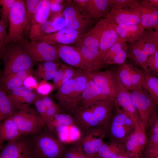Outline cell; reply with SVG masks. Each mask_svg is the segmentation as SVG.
I'll return each mask as SVG.
<instances>
[{
    "instance_id": "44dd1931",
    "label": "cell",
    "mask_w": 158,
    "mask_h": 158,
    "mask_svg": "<svg viewBox=\"0 0 158 158\" xmlns=\"http://www.w3.org/2000/svg\"><path fill=\"white\" fill-rule=\"evenodd\" d=\"M98 121L100 126L107 132L115 108L114 99L89 107Z\"/></svg>"
},
{
    "instance_id": "03108f58",
    "label": "cell",
    "mask_w": 158,
    "mask_h": 158,
    "mask_svg": "<svg viewBox=\"0 0 158 158\" xmlns=\"http://www.w3.org/2000/svg\"><path fill=\"white\" fill-rule=\"evenodd\" d=\"M141 158H143V157H141Z\"/></svg>"
},
{
    "instance_id": "7bdbcfd3",
    "label": "cell",
    "mask_w": 158,
    "mask_h": 158,
    "mask_svg": "<svg viewBox=\"0 0 158 158\" xmlns=\"http://www.w3.org/2000/svg\"><path fill=\"white\" fill-rule=\"evenodd\" d=\"M109 144V151L107 155L104 158H117L126 150L124 143L111 141Z\"/></svg>"
},
{
    "instance_id": "ac0fdd59",
    "label": "cell",
    "mask_w": 158,
    "mask_h": 158,
    "mask_svg": "<svg viewBox=\"0 0 158 158\" xmlns=\"http://www.w3.org/2000/svg\"><path fill=\"white\" fill-rule=\"evenodd\" d=\"M140 25L144 30L158 31V8L147 0L139 1Z\"/></svg>"
},
{
    "instance_id": "91938a15",
    "label": "cell",
    "mask_w": 158,
    "mask_h": 158,
    "mask_svg": "<svg viewBox=\"0 0 158 158\" xmlns=\"http://www.w3.org/2000/svg\"><path fill=\"white\" fill-rule=\"evenodd\" d=\"M6 28L4 23L0 20V47H1L5 44L7 39Z\"/></svg>"
},
{
    "instance_id": "c3c4849f",
    "label": "cell",
    "mask_w": 158,
    "mask_h": 158,
    "mask_svg": "<svg viewBox=\"0 0 158 158\" xmlns=\"http://www.w3.org/2000/svg\"><path fill=\"white\" fill-rule=\"evenodd\" d=\"M54 89L53 84L42 80L38 83L37 87L35 89L36 92L39 95L43 96L48 95Z\"/></svg>"
},
{
    "instance_id": "836d02e7",
    "label": "cell",
    "mask_w": 158,
    "mask_h": 158,
    "mask_svg": "<svg viewBox=\"0 0 158 158\" xmlns=\"http://www.w3.org/2000/svg\"><path fill=\"white\" fill-rule=\"evenodd\" d=\"M42 0H26L25 32L30 30L34 16Z\"/></svg>"
},
{
    "instance_id": "8d00e7d4",
    "label": "cell",
    "mask_w": 158,
    "mask_h": 158,
    "mask_svg": "<svg viewBox=\"0 0 158 158\" xmlns=\"http://www.w3.org/2000/svg\"><path fill=\"white\" fill-rule=\"evenodd\" d=\"M116 73L123 85L130 91L135 90L129 73V64L124 63L117 68Z\"/></svg>"
},
{
    "instance_id": "7a4b0ae2",
    "label": "cell",
    "mask_w": 158,
    "mask_h": 158,
    "mask_svg": "<svg viewBox=\"0 0 158 158\" xmlns=\"http://www.w3.org/2000/svg\"><path fill=\"white\" fill-rule=\"evenodd\" d=\"M0 58L4 65L2 77L32 68L35 62L26 53L21 42H19L4 44L0 50Z\"/></svg>"
},
{
    "instance_id": "30bf717a",
    "label": "cell",
    "mask_w": 158,
    "mask_h": 158,
    "mask_svg": "<svg viewBox=\"0 0 158 158\" xmlns=\"http://www.w3.org/2000/svg\"><path fill=\"white\" fill-rule=\"evenodd\" d=\"M87 73L102 94L115 99L119 90V79L116 73L109 70Z\"/></svg>"
},
{
    "instance_id": "f6af8a7d",
    "label": "cell",
    "mask_w": 158,
    "mask_h": 158,
    "mask_svg": "<svg viewBox=\"0 0 158 158\" xmlns=\"http://www.w3.org/2000/svg\"><path fill=\"white\" fill-rule=\"evenodd\" d=\"M147 127L148 128V136L158 133V115L157 111L148 119L146 128Z\"/></svg>"
},
{
    "instance_id": "6f0895ef",
    "label": "cell",
    "mask_w": 158,
    "mask_h": 158,
    "mask_svg": "<svg viewBox=\"0 0 158 158\" xmlns=\"http://www.w3.org/2000/svg\"><path fill=\"white\" fill-rule=\"evenodd\" d=\"M38 85L37 80L32 74H30L27 76L23 83V86L33 90L35 89Z\"/></svg>"
},
{
    "instance_id": "cb8c5ba5",
    "label": "cell",
    "mask_w": 158,
    "mask_h": 158,
    "mask_svg": "<svg viewBox=\"0 0 158 158\" xmlns=\"http://www.w3.org/2000/svg\"><path fill=\"white\" fill-rule=\"evenodd\" d=\"M73 78L74 82L72 90L70 96V100L75 112L77 100L86 85L88 76L87 72L78 68L77 70L75 69Z\"/></svg>"
},
{
    "instance_id": "3957f363",
    "label": "cell",
    "mask_w": 158,
    "mask_h": 158,
    "mask_svg": "<svg viewBox=\"0 0 158 158\" xmlns=\"http://www.w3.org/2000/svg\"><path fill=\"white\" fill-rule=\"evenodd\" d=\"M158 49V31L145 30L140 38L128 46V57L141 66L148 57Z\"/></svg>"
},
{
    "instance_id": "60d3db41",
    "label": "cell",
    "mask_w": 158,
    "mask_h": 158,
    "mask_svg": "<svg viewBox=\"0 0 158 158\" xmlns=\"http://www.w3.org/2000/svg\"><path fill=\"white\" fill-rule=\"evenodd\" d=\"M16 0H0L1 20L6 28L9 25V15L11 9Z\"/></svg>"
},
{
    "instance_id": "484cf974",
    "label": "cell",
    "mask_w": 158,
    "mask_h": 158,
    "mask_svg": "<svg viewBox=\"0 0 158 158\" xmlns=\"http://www.w3.org/2000/svg\"><path fill=\"white\" fill-rule=\"evenodd\" d=\"M111 25L120 38L130 43L138 40L145 30L140 25Z\"/></svg>"
},
{
    "instance_id": "f35d334b",
    "label": "cell",
    "mask_w": 158,
    "mask_h": 158,
    "mask_svg": "<svg viewBox=\"0 0 158 158\" xmlns=\"http://www.w3.org/2000/svg\"><path fill=\"white\" fill-rule=\"evenodd\" d=\"M141 66L145 71L154 75H158V49L149 56Z\"/></svg>"
},
{
    "instance_id": "52a82bcc",
    "label": "cell",
    "mask_w": 158,
    "mask_h": 158,
    "mask_svg": "<svg viewBox=\"0 0 158 158\" xmlns=\"http://www.w3.org/2000/svg\"><path fill=\"white\" fill-rule=\"evenodd\" d=\"M25 1L16 0L9 15V31L5 44L21 42L25 30Z\"/></svg>"
},
{
    "instance_id": "003e7915",
    "label": "cell",
    "mask_w": 158,
    "mask_h": 158,
    "mask_svg": "<svg viewBox=\"0 0 158 158\" xmlns=\"http://www.w3.org/2000/svg\"><path fill=\"white\" fill-rule=\"evenodd\" d=\"M1 123H0V124H1Z\"/></svg>"
},
{
    "instance_id": "8fae6325",
    "label": "cell",
    "mask_w": 158,
    "mask_h": 158,
    "mask_svg": "<svg viewBox=\"0 0 158 158\" xmlns=\"http://www.w3.org/2000/svg\"><path fill=\"white\" fill-rule=\"evenodd\" d=\"M130 91L133 105L138 114L139 123L146 130L148 120L156 111L157 106L142 89Z\"/></svg>"
},
{
    "instance_id": "ba28073f",
    "label": "cell",
    "mask_w": 158,
    "mask_h": 158,
    "mask_svg": "<svg viewBox=\"0 0 158 158\" xmlns=\"http://www.w3.org/2000/svg\"><path fill=\"white\" fill-rule=\"evenodd\" d=\"M140 17L139 1L131 0L127 5L111 10L105 18L111 25H140Z\"/></svg>"
},
{
    "instance_id": "ee69618b",
    "label": "cell",
    "mask_w": 158,
    "mask_h": 158,
    "mask_svg": "<svg viewBox=\"0 0 158 158\" xmlns=\"http://www.w3.org/2000/svg\"><path fill=\"white\" fill-rule=\"evenodd\" d=\"M37 94L36 91L33 90L32 92L24 96L18 102L16 109L21 110L30 107V105L33 103Z\"/></svg>"
},
{
    "instance_id": "680465c9",
    "label": "cell",
    "mask_w": 158,
    "mask_h": 158,
    "mask_svg": "<svg viewBox=\"0 0 158 158\" xmlns=\"http://www.w3.org/2000/svg\"><path fill=\"white\" fill-rule=\"evenodd\" d=\"M58 70H53L42 72H34V74L38 78L42 79L43 80L47 81L53 79Z\"/></svg>"
},
{
    "instance_id": "603a6c76",
    "label": "cell",
    "mask_w": 158,
    "mask_h": 158,
    "mask_svg": "<svg viewBox=\"0 0 158 158\" xmlns=\"http://www.w3.org/2000/svg\"><path fill=\"white\" fill-rule=\"evenodd\" d=\"M73 82V78L63 84L53 95V97L58 101V105L62 110L67 112L70 115H73L74 113L70 100Z\"/></svg>"
},
{
    "instance_id": "f907efd6",
    "label": "cell",
    "mask_w": 158,
    "mask_h": 158,
    "mask_svg": "<svg viewBox=\"0 0 158 158\" xmlns=\"http://www.w3.org/2000/svg\"><path fill=\"white\" fill-rule=\"evenodd\" d=\"M128 49H123L118 51L114 56L109 65L118 64L122 65L125 63L128 57Z\"/></svg>"
},
{
    "instance_id": "f1b7e54d",
    "label": "cell",
    "mask_w": 158,
    "mask_h": 158,
    "mask_svg": "<svg viewBox=\"0 0 158 158\" xmlns=\"http://www.w3.org/2000/svg\"><path fill=\"white\" fill-rule=\"evenodd\" d=\"M122 39L112 25L107 22L100 38L99 58L109 48Z\"/></svg>"
},
{
    "instance_id": "7402d4cb",
    "label": "cell",
    "mask_w": 158,
    "mask_h": 158,
    "mask_svg": "<svg viewBox=\"0 0 158 158\" xmlns=\"http://www.w3.org/2000/svg\"><path fill=\"white\" fill-rule=\"evenodd\" d=\"M50 0H42L33 18L29 35L30 40H36L41 25L48 20L49 16Z\"/></svg>"
},
{
    "instance_id": "2e32d148",
    "label": "cell",
    "mask_w": 158,
    "mask_h": 158,
    "mask_svg": "<svg viewBox=\"0 0 158 158\" xmlns=\"http://www.w3.org/2000/svg\"><path fill=\"white\" fill-rule=\"evenodd\" d=\"M145 131L139 123L136 124L134 130L125 142L126 151L131 158L142 157L147 142Z\"/></svg>"
},
{
    "instance_id": "e7e4bbea",
    "label": "cell",
    "mask_w": 158,
    "mask_h": 158,
    "mask_svg": "<svg viewBox=\"0 0 158 158\" xmlns=\"http://www.w3.org/2000/svg\"><path fill=\"white\" fill-rule=\"evenodd\" d=\"M2 47H0V50H1V48Z\"/></svg>"
},
{
    "instance_id": "e575fe53",
    "label": "cell",
    "mask_w": 158,
    "mask_h": 158,
    "mask_svg": "<svg viewBox=\"0 0 158 158\" xmlns=\"http://www.w3.org/2000/svg\"><path fill=\"white\" fill-rule=\"evenodd\" d=\"M46 109V126L56 114L63 111L58 104L48 96L42 95Z\"/></svg>"
},
{
    "instance_id": "db71d44e",
    "label": "cell",
    "mask_w": 158,
    "mask_h": 158,
    "mask_svg": "<svg viewBox=\"0 0 158 158\" xmlns=\"http://www.w3.org/2000/svg\"><path fill=\"white\" fill-rule=\"evenodd\" d=\"M64 72L61 81V86L72 79L75 74V69L72 66L63 64Z\"/></svg>"
},
{
    "instance_id": "ffe728a7",
    "label": "cell",
    "mask_w": 158,
    "mask_h": 158,
    "mask_svg": "<svg viewBox=\"0 0 158 158\" xmlns=\"http://www.w3.org/2000/svg\"><path fill=\"white\" fill-rule=\"evenodd\" d=\"M119 90L114 99L115 107L120 108L133 120L135 124L139 123L138 115L133 105L130 90L119 81Z\"/></svg>"
},
{
    "instance_id": "4316f807",
    "label": "cell",
    "mask_w": 158,
    "mask_h": 158,
    "mask_svg": "<svg viewBox=\"0 0 158 158\" xmlns=\"http://www.w3.org/2000/svg\"><path fill=\"white\" fill-rule=\"evenodd\" d=\"M33 73L32 68L19 72L6 77H1L0 86L6 92L23 86L25 79Z\"/></svg>"
},
{
    "instance_id": "7c38bea8",
    "label": "cell",
    "mask_w": 158,
    "mask_h": 158,
    "mask_svg": "<svg viewBox=\"0 0 158 158\" xmlns=\"http://www.w3.org/2000/svg\"><path fill=\"white\" fill-rule=\"evenodd\" d=\"M79 141L84 152L87 155L96 158L98 152L107 135L106 130L101 127H95L81 131Z\"/></svg>"
},
{
    "instance_id": "6125c7cd",
    "label": "cell",
    "mask_w": 158,
    "mask_h": 158,
    "mask_svg": "<svg viewBox=\"0 0 158 158\" xmlns=\"http://www.w3.org/2000/svg\"><path fill=\"white\" fill-rule=\"evenodd\" d=\"M153 6L158 8V0H147Z\"/></svg>"
},
{
    "instance_id": "f5cc1de1",
    "label": "cell",
    "mask_w": 158,
    "mask_h": 158,
    "mask_svg": "<svg viewBox=\"0 0 158 158\" xmlns=\"http://www.w3.org/2000/svg\"><path fill=\"white\" fill-rule=\"evenodd\" d=\"M56 32L52 25L51 21L49 20H47L40 26L38 32V37L36 40L40 36Z\"/></svg>"
},
{
    "instance_id": "4fadbf2b",
    "label": "cell",
    "mask_w": 158,
    "mask_h": 158,
    "mask_svg": "<svg viewBox=\"0 0 158 158\" xmlns=\"http://www.w3.org/2000/svg\"><path fill=\"white\" fill-rule=\"evenodd\" d=\"M0 158H37L32 143L22 136L2 147Z\"/></svg>"
},
{
    "instance_id": "5bb4252c",
    "label": "cell",
    "mask_w": 158,
    "mask_h": 158,
    "mask_svg": "<svg viewBox=\"0 0 158 158\" xmlns=\"http://www.w3.org/2000/svg\"><path fill=\"white\" fill-rule=\"evenodd\" d=\"M62 15L65 19L66 27L75 29L85 34L93 23L88 15L80 13L71 4L66 6L63 9Z\"/></svg>"
},
{
    "instance_id": "9c48e42d",
    "label": "cell",
    "mask_w": 158,
    "mask_h": 158,
    "mask_svg": "<svg viewBox=\"0 0 158 158\" xmlns=\"http://www.w3.org/2000/svg\"><path fill=\"white\" fill-rule=\"evenodd\" d=\"M21 43L26 53L35 62L60 63L56 50L53 45L38 40L28 41L23 40Z\"/></svg>"
},
{
    "instance_id": "816d5d0a",
    "label": "cell",
    "mask_w": 158,
    "mask_h": 158,
    "mask_svg": "<svg viewBox=\"0 0 158 158\" xmlns=\"http://www.w3.org/2000/svg\"><path fill=\"white\" fill-rule=\"evenodd\" d=\"M50 1L49 16L51 17L56 14L62 13L64 6L63 0H50Z\"/></svg>"
},
{
    "instance_id": "b9f144b4",
    "label": "cell",
    "mask_w": 158,
    "mask_h": 158,
    "mask_svg": "<svg viewBox=\"0 0 158 158\" xmlns=\"http://www.w3.org/2000/svg\"><path fill=\"white\" fill-rule=\"evenodd\" d=\"M129 73L132 84L135 90L142 89V83L144 77L143 72L129 64Z\"/></svg>"
},
{
    "instance_id": "8992f818",
    "label": "cell",
    "mask_w": 158,
    "mask_h": 158,
    "mask_svg": "<svg viewBox=\"0 0 158 158\" xmlns=\"http://www.w3.org/2000/svg\"><path fill=\"white\" fill-rule=\"evenodd\" d=\"M32 144L37 158H63L66 148L58 138L48 133L38 135Z\"/></svg>"
},
{
    "instance_id": "f546056e",
    "label": "cell",
    "mask_w": 158,
    "mask_h": 158,
    "mask_svg": "<svg viewBox=\"0 0 158 158\" xmlns=\"http://www.w3.org/2000/svg\"><path fill=\"white\" fill-rule=\"evenodd\" d=\"M143 73L142 89L157 106L158 103V78L157 76L145 71Z\"/></svg>"
},
{
    "instance_id": "d6986e66",
    "label": "cell",
    "mask_w": 158,
    "mask_h": 158,
    "mask_svg": "<svg viewBox=\"0 0 158 158\" xmlns=\"http://www.w3.org/2000/svg\"><path fill=\"white\" fill-rule=\"evenodd\" d=\"M52 45L56 49L59 58L69 66L85 71L83 58L77 48L67 45L54 44Z\"/></svg>"
},
{
    "instance_id": "83f0119b",
    "label": "cell",
    "mask_w": 158,
    "mask_h": 158,
    "mask_svg": "<svg viewBox=\"0 0 158 158\" xmlns=\"http://www.w3.org/2000/svg\"><path fill=\"white\" fill-rule=\"evenodd\" d=\"M13 120L11 116L3 121L0 124V141L8 142L16 140L22 136Z\"/></svg>"
},
{
    "instance_id": "681fc988",
    "label": "cell",
    "mask_w": 158,
    "mask_h": 158,
    "mask_svg": "<svg viewBox=\"0 0 158 158\" xmlns=\"http://www.w3.org/2000/svg\"><path fill=\"white\" fill-rule=\"evenodd\" d=\"M35 109L45 124L46 121V109L41 95L37 94L34 100Z\"/></svg>"
},
{
    "instance_id": "d590c367",
    "label": "cell",
    "mask_w": 158,
    "mask_h": 158,
    "mask_svg": "<svg viewBox=\"0 0 158 158\" xmlns=\"http://www.w3.org/2000/svg\"><path fill=\"white\" fill-rule=\"evenodd\" d=\"M142 157L158 158V134L149 136Z\"/></svg>"
},
{
    "instance_id": "d6a6232c",
    "label": "cell",
    "mask_w": 158,
    "mask_h": 158,
    "mask_svg": "<svg viewBox=\"0 0 158 158\" xmlns=\"http://www.w3.org/2000/svg\"><path fill=\"white\" fill-rule=\"evenodd\" d=\"M75 124V120L71 115L61 113L56 115L46 126L49 131L55 132L59 128Z\"/></svg>"
},
{
    "instance_id": "11a10c76",
    "label": "cell",
    "mask_w": 158,
    "mask_h": 158,
    "mask_svg": "<svg viewBox=\"0 0 158 158\" xmlns=\"http://www.w3.org/2000/svg\"><path fill=\"white\" fill-rule=\"evenodd\" d=\"M89 0H73L72 5L81 13L88 15L87 12V8Z\"/></svg>"
},
{
    "instance_id": "bcb514c9",
    "label": "cell",
    "mask_w": 158,
    "mask_h": 158,
    "mask_svg": "<svg viewBox=\"0 0 158 158\" xmlns=\"http://www.w3.org/2000/svg\"><path fill=\"white\" fill-rule=\"evenodd\" d=\"M60 63L52 61L44 62L38 65L34 72H42L58 70L60 67Z\"/></svg>"
},
{
    "instance_id": "1f68e13d",
    "label": "cell",
    "mask_w": 158,
    "mask_h": 158,
    "mask_svg": "<svg viewBox=\"0 0 158 158\" xmlns=\"http://www.w3.org/2000/svg\"><path fill=\"white\" fill-rule=\"evenodd\" d=\"M15 109L6 92L0 86V123L11 116Z\"/></svg>"
},
{
    "instance_id": "e0dca14e",
    "label": "cell",
    "mask_w": 158,
    "mask_h": 158,
    "mask_svg": "<svg viewBox=\"0 0 158 158\" xmlns=\"http://www.w3.org/2000/svg\"><path fill=\"white\" fill-rule=\"evenodd\" d=\"M84 34L75 29L66 27L54 32L42 35L37 40L51 44L67 45L76 42Z\"/></svg>"
},
{
    "instance_id": "74e56055",
    "label": "cell",
    "mask_w": 158,
    "mask_h": 158,
    "mask_svg": "<svg viewBox=\"0 0 158 158\" xmlns=\"http://www.w3.org/2000/svg\"><path fill=\"white\" fill-rule=\"evenodd\" d=\"M72 144L66 148L63 158H92L84 152L79 140Z\"/></svg>"
},
{
    "instance_id": "7dc6e473",
    "label": "cell",
    "mask_w": 158,
    "mask_h": 158,
    "mask_svg": "<svg viewBox=\"0 0 158 158\" xmlns=\"http://www.w3.org/2000/svg\"><path fill=\"white\" fill-rule=\"evenodd\" d=\"M52 25L56 31L61 30L66 28L65 21L62 15V13L54 15L49 19Z\"/></svg>"
},
{
    "instance_id": "4dcf8cb0",
    "label": "cell",
    "mask_w": 158,
    "mask_h": 158,
    "mask_svg": "<svg viewBox=\"0 0 158 158\" xmlns=\"http://www.w3.org/2000/svg\"><path fill=\"white\" fill-rule=\"evenodd\" d=\"M128 49L127 42L122 39L115 43L105 51L99 58L98 61V70L109 63L115 55L119 50Z\"/></svg>"
},
{
    "instance_id": "be15d7a7",
    "label": "cell",
    "mask_w": 158,
    "mask_h": 158,
    "mask_svg": "<svg viewBox=\"0 0 158 158\" xmlns=\"http://www.w3.org/2000/svg\"><path fill=\"white\" fill-rule=\"evenodd\" d=\"M2 142L0 141V152L1 151V150L2 147Z\"/></svg>"
},
{
    "instance_id": "94428289",
    "label": "cell",
    "mask_w": 158,
    "mask_h": 158,
    "mask_svg": "<svg viewBox=\"0 0 158 158\" xmlns=\"http://www.w3.org/2000/svg\"><path fill=\"white\" fill-rule=\"evenodd\" d=\"M117 158H131L129 155L125 151L120 155H119Z\"/></svg>"
},
{
    "instance_id": "d4e9b609",
    "label": "cell",
    "mask_w": 158,
    "mask_h": 158,
    "mask_svg": "<svg viewBox=\"0 0 158 158\" xmlns=\"http://www.w3.org/2000/svg\"><path fill=\"white\" fill-rule=\"evenodd\" d=\"M110 11V0H89L87 8L93 22L105 18Z\"/></svg>"
},
{
    "instance_id": "ab89813d",
    "label": "cell",
    "mask_w": 158,
    "mask_h": 158,
    "mask_svg": "<svg viewBox=\"0 0 158 158\" xmlns=\"http://www.w3.org/2000/svg\"><path fill=\"white\" fill-rule=\"evenodd\" d=\"M33 91L32 89L23 86L10 91L8 92V95L16 109L21 99L24 96L32 92Z\"/></svg>"
},
{
    "instance_id": "5b68a950",
    "label": "cell",
    "mask_w": 158,
    "mask_h": 158,
    "mask_svg": "<svg viewBox=\"0 0 158 158\" xmlns=\"http://www.w3.org/2000/svg\"><path fill=\"white\" fill-rule=\"evenodd\" d=\"M11 117L23 135L36 134L46 126L36 109L33 107L16 111Z\"/></svg>"
},
{
    "instance_id": "6da1fadb",
    "label": "cell",
    "mask_w": 158,
    "mask_h": 158,
    "mask_svg": "<svg viewBox=\"0 0 158 158\" xmlns=\"http://www.w3.org/2000/svg\"><path fill=\"white\" fill-rule=\"evenodd\" d=\"M107 23L105 18L100 19L76 42L75 47L79 49L81 55L85 71L87 72L97 71L100 39Z\"/></svg>"
},
{
    "instance_id": "9a60e30c",
    "label": "cell",
    "mask_w": 158,
    "mask_h": 158,
    "mask_svg": "<svg viewBox=\"0 0 158 158\" xmlns=\"http://www.w3.org/2000/svg\"><path fill=\"white\" fill-rule=\"evenodd\" d=\"M114 99L102 94L88 76L86 87L77 100L75 110L85 109Z\"/></svg>"
},
{
    "instance_id": "9f6ffc18",
    "label": "cell",
    "mask_w": 158,
    "mask_h": 158,
    "mask_svg": "<svg viewBox=\"0 0 158 158\" xmlns=\"http://www.w3.org/2000/svg\"><path fill=\"white\" fill-rule=\"evenodd\" d=\"M61 66L53 79L54 89L58 90L61 86V81L64 72L63 64L60 63Z\"/></svg>"
},
{
    "instance_id": "277c9868",
    "label": "cell",
    "mask_w": 158,
    "mask_h": 158,
    "mask_svg": "<svg viewBox=\"0 0 158 158\" xmlns=\"http://www.w3.org/2000/svg\"><path fill=\"white\" fill-rule=\"evenodd\" d=\"M116 111L111 119L107 130L111 141L124 143L134 130L135 123L126 113L115 108Z\"/></svg>"
}]
</instances>
